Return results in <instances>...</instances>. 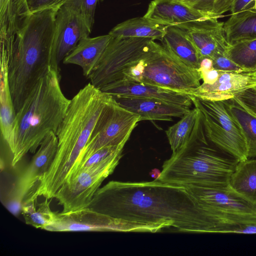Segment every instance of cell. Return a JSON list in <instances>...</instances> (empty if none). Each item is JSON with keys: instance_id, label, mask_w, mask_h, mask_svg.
<instances>
[{"instance_id": "obj_6", "label": "cell", "mask_w": 256, "mask_h": 256, "mask_svg": "<svg viewBox=\"0 0 256 256\" xmlns=\"http://www.w3.org/2000/svg\"><path fill=\"white\" fill-rule=\"evenodd\" d=\"M184 186L205 206L212 233L226 234L235 225L256 222V204L241 196L229 185L218 188Z\"/></svg>"}, {"instance_id": "obj_21", "label": "cell", "mask_w": 256, "mask_h": 256, "mask_svg": "<svg viewBox=\"0 0 256 256\" xmlns=\"http://www.w3.org/2000/svg\"><path fill=\"white\" fill-rule=\"evenodd\" d=\"M172 154L190 144L207 140L199 109L194 106L166 131Z\"/></svg>"}, {"instance_id": "obj_32", "label": "cell", "mask_w": 256, "mask_h": 256, "mask_svg": "<svg viewBox=\"0 0 256 256\" xmlns=\"http://www.w3.org/2000/svg\"><path fill=\"white\" fill-rule=\"evenodd\" d=\"M104 0H67L64 4L80 15L92 30L98 4Z\"/></svg>"}, {"instance_id": "obj_2", "label": "cell", "mask_w": 256, "mask_h": 256, "mask_svg": "<svg viewBox=\"0 0 256 256\" xmlns=\"http://www.w3.org/2000/svg\"><path fill=\"white\" fill-rule=\"evenodd\" d=\"M111 95L90 82L70 100L56 132V154L50 168L34 187V196L54 198L60 187L72 176L98 120Z\"/></svg>"}, {"instance_id": "obj_11", "label": "cell", "mask_w": 256, "mask_h": 256, "mask_svg": "<svg viewBox=\"0 0 256 256\" xmlns=\"http://www.w3.org/2000/svg\"><path fill=\"white\" fill-rule=\"evenodd\" d=\"M122 157L119 156L80 170L66 182L54 197L62 206V212L88 208L102 183L113 172Z\"/></svg>"}, {"instance_id": "obj_24", "label": "cell", "mask_w": 256, "mask_h": 256, "mask_svg": "<svg viewBox=\"0 0 256 256\" xmlns=\"http://www.w3.org/2000/svg\"><path fill=\"white\" fill-rule=\"evenodd\" d=\"M224 30L230 44L256 38V9L254 6L232 14L224 22Z\"/></svg>"}, {"instance_id": "obj_40", "label": "cell", "mask_w": 256, "mask_h": 256, "mask_svg": "<svg viewBox=\"0 0 256 256\" xmlns=\"http://www.w3.org/2000/svg\"><path fill=\"white\" fill-rule=\"evenodd\" d=\"M213 62L212 60L210 58H203L200 62V67L198 69L199 71H206L212 68Z\"/></svg>"}, {"instance_id": "obj_34", "label": "cell", "mask_w": 256, "mask_h": 256, "mask_svg": "<svg viewBox=\"0 0 256 256\" xmlns=\"http://www.w3.org/2000/svg\"><path fill=\"white\" fill-rule=\"evenodd\" d=\"M31 13L47 8L58 9L67 0H26Z\"/></svg>"}, {"instance_id": "obj_31", "label": "cell", "mask_w": 256, "mask_h": 256, "mask_svg": "<svg viewBox=\"0 0 256 256\" xmlns=\"http://www.w3.org/2000/svg\"><path fill=\"white\" fill-rule=\"evenodd\" d=\"M125 144H122L118 146H108L100 149L78 167L71 178L76 172L80 170L94 166L114 158L122 156L123 148Z\"/></svg>"}, {"instance_id": "obj_9", "label": "cell", "mask_w": 256, "mask_h": 256, "mask_svg": "<svg viewBox=\"0 0 256 256\" xmlns=\"http://www.w3.org/2000/svg\"><path fill=\"white\" fill-rule=\"evenodd\" d=\"M153 40L112 36L98 65L88 78L90 83L100 89L122 80L124 70L144 58Z\"/></svg>"}, {"instance_id": "obj_3", "label": "cell", "mask_w": 256, "mask_h": 256, "mask_svg": "<svg viewBox=\"0 0 256 256\" xmlns=\"http://www.w3.org/2000/svg\"><path fill=\"white\" fill-rule=\"evenodd\" d=\"M58 9L31 13L18 34L8 68L12 97L17 112L35 86L52 68L56 16Z\"/></svg>"}, {"instance_id": "obj_4", "label": "cell", "mask_w": 256, "mask_h": 256, "mask_svg": "<svg viewBox=\"0 0 256 256\" xmlns=\"http://www.w3.org/2000/svg\"><path fill=\"white\" fill-rule=\"evenodd\" d=\"M60 70L52 68L16 113L14 142L10 150L15 166L28 152L34 154L45 137L56 134L70 100L63 94Z\"/></svg>"}, {"instance_id": "obj_27", "label": "cell", "mask_w": 256, "mask_h": 256, "mask_svg": "<svg viewBox=\"0 0 256 256\" xmlns=\"http://www.w3.org/2000/svg\"><path fill=\"white\" fill-rule=\"evenodd\" d=\"M229 186L241 196L256 204V158L240 161L230 178Z\"/></svg>"}, {"instance_id": "obj_17", "label": "cell", "mask_w": 256, "mask_h": 256, "mask_svg": "<svg viewBox=\"0 0 256 256\" xmlns=\"http://www.w3.org/2000/svg\"><path fill=\"white\" fill-rule=\"evenodd\" d=\"M112 96L138 97L154 100L166 103L190 108L192 102L190 96L172 89L130 82L124 80L106 85L100 89Z\"/></svg>"}, {"instance_id": "obj_5", "label": "cell", "mask_w": 256, "mask_h": 256, "mask_svg": "<svg viewBox=\"0 0 256 256\" xmlns=\"http://www.w3.org/2000/svg\"><path fill=\"white\" fill-rule=\"evenodd\" d=\"M208 140L190 144L163 164L156 180L178 186L206 188L224 187L240 162L238 159L210 145Z\"/></svg>"}, {"instance_id": "obj_41", "label": "cell", "mask_w": 256, "mask_h": 256, "mask_svg": "<svg viewBox=\"0 0 256 256\" xmlns=\"http://www.w3.org/2000/svg\"><path fill=\"white\" fill-rule=\"evenodd\" d=\"M254 8L256 9V0H254Z\"/></svg>"}, {"instance_id": "obj_18", "label": "cell", "mask_w": 256, "mask_h": 256, "mask_svg": "<svg viewBox=\"0 0 256 256\" xmlns=\"http://www.w3.org/2000/svg\"><path fill=\"white\" fill-rule=\"evenodd\" d=\"M144 16L160 24L178 28L212 18L178 0H153Z\"/></svg>"}, {"instance_id": "obj_20", "label": "cell", "mask_w": 256, "mask_h": 256, "mask_svg": "<svg viewBox=\"0 0 256 256\" xmlns=\"http://www.w3.org/2000/svg\"><path fill=\"white\" fill-rule=\"evenodd\" d=\"M30 12L26 0H0V46H14Z\"/></svg>"}, {"instance_id": "obj_29", "label": "cell", "mask_w": 256, "mask_h": 256, "mask_svg": "<svg viewBox=\"0 0 256 256\" xmlns=\"http://www.w3.org/2000/svg\"><path fill=\"white\" fill-rule=\"evenodd\" d=\"M224 55L244 72H256V38L230 44Z\"/></svg>"}, {"instance_id": "obj_10", "label": "cell", "mask_w": 256, "mask_h": 256, "mask_svg": "<svg viewBox=\"0 0 256 256\" xmlns=\"http://www.w3.org/2000/svg\"><path fill=\"white\" fill-rule=\"evenodd\" d=\"M139 122V115L120 106L111 96L98 120L76 169L100 149L126 144Z\"/></svg>"}, {"instance_id": "obj_26", "label": "cell", "mask_w": 256, "mask_h": 256, "mask_svg": "<svg viewBox=\"0 0 256 256\" xmlns=\"http://www.w3.org/2000/svg\"><path fill=\"white\" fill-rule=\"evenodd\" d=\"M224 102L243 133L247 146L248 158H256V116L236 97Z\"/></svg>"}, {"instance_id": "obj_42", "label": "cell", "mask_w": 256, "mask_h": 256, "mask_svg": "<svg viewBox=\"0 0 256 256\" xmlns=\"http://www.w3.org/2000/svg\"><path fill=\"white\" fill-rule=\"evenodd\" d=\"M180 0V1H181V2H184V1H186V0Z\"/></svg>"}, {"instance_id": "obj_35", "label": "cell", "mask_w": 256, "mask_h": 256, "mask_svg": "<svg viewBox=\"0 0 256 256\" xmlns=\"http://www.w3.org/2000/svg\"><path fill=\"white\" fill-rule=\"evenodd\" d=\"M144 58L126 69L123 72L122 80L140 82L145 67Z\"/></svg>"}, {"instance_id": "obj_1", "label": "cell", "mask_w": 256, "mask_h": 256, "mask_svg": "<svg viewBox=\"0 0 256 256\" xmlns=\"http://www.w3.org/2000/svg\"><path fill=\"white\" fill-rule=\"evenodd\" d=\"M90 209L140 227L210 233L204 204L182 186L161 182H109L96 192Z\"/></svg>"}, {"instance_id": "obj_33", "label": "cell", "mask_w": 256, "mask_h": 256, "mask_svg": "<svg viewBox=\"0 0 256 256\" xmlns=\"http://www.w3.org/2000/svg\"><path fill=\"white\" fill-rule=\"evenodd\" d=\"M213 67L218 71L242 72L244 70L238 65L227 58L224 54H217L212 58Z\"/></svg>"}, {"instance_id": "obj_14", "label": "cell", "mask_w": 256, "mask_h": 256, "mask_svg": "<svg viewBox=\"0 0 256 256\" xmlns=\"http://www.w3.org/2000/svg\"><path fill=\"white\" fill-rule=\"evenodd\" d=\"M219 72L212 84L202 83L198 88L184 92L200 99L224 101L234 98L240 92L256 87V72Z\"/></svg>"}, {"instance_id": "obj_16", "label": "cell", "mask_w": 256, "mask_h": 256, "mask_svg": "<svg viewBox=\"0 0 256 256\" xmlns=\"http://www.w3.org/2000/svg\"><path fill=\"white\" fill-rule=\"evenodd\" d=\"M58 140L56 134L50 132L42 142L32 160L18 176L12 190L24 201L50 168L55 157Z\"/></svg>"}, {"instance_id": "obj_36", "label": "cell", "mask_w": 256, "mask_h": 256, "mask_svg": "<svg viewBox=\"0 0 256 256\" xmlns=\"http://www.w3.org/2000/svg\"><path fill=\"white\" fill-rule=\"evenodd\" d=\"M234 97L256 116V87L246 90Z\"/></svg>"}, {"instance_id": "obj_19", "label": "cell", "mask_w": 256, "mask_h": 256, "mask_svg": "<svg viewBox=\"0 0 256 256\" xmlns=\"http://www.w3.org/2000/svg\"><path fill=\"white\" fill-rule=\"evenodd\" d=\"M112 96L120 106L139 115L140 121H172L173 117L181 118L190 110L186 106L154 100L118 96Z\"/></svg>"}, {"instance_id": "obj_38", "label": "cell", "mask_w": 256, "mask_h": 256, "mask_svg": "<svg viewBox=\"0 0 256 256\" xmlns=\"http://www.w3.org/2000/svg\"><path fill=\"white\" fill-rule=\"evenodd\" d=\"M203 83L207 84H213L218 78L219 72L214 68L206 71H200Z\"/></svg>"}, {"instance_id": "obj_7", "label": "cell", "mask_w": 256, "mask_h": 256, "mask_svg": "<svg viewBox=\"0 0 256 256\" xmlns=\"http://www.w3.org/2000/svg\"><path fill=\"white\" fill-rule=\"evenodd\" d=\"M198 108L206 136L210 142L239 161L248 158L246 141L239 125L224 101L208 100L189 95Z\"/></svg>"}, {"instance_id": "obj_25", "label": "cell", "mask_w": 256, "mask_h": 256, "mask_svg": "<svg viewBox=\"0 0 256 256\" xmlns=\"http://www.w3.org/2000/svg\"><path fill=\"white\" fill-rule=\"evenodd\" d=\"M166 27L167 26L158 24L143 16L129 19L117 24L108 34L115 37L148 38L161 41Z\"/></svg>"}, {"instance_id": "obj_37", "label": "cell", "mask_w": 256, "mask_h": 256, "mask_svg": "<svg viewBox=\"0 0 256 256\" xmlns=\"http://www.w3.org/2000/svg\"><path fill=\"white\" fill-rule=\"evenodd\" d=\"M228 234H255L256 222L235 225L229 230Z\"/></svg>"}, {"instance_id": "obj_22", "label": "cell", "mask_w": 256, "mask_h": 256, "mask_svg": "<svg viewBox=\"0 0 256 256\" xmlns=\"http://www.w3.org/2000/svg\"><path fill=\"white\" fill-rule=\"evenodd\" d=\"M112 37L108 34L82 38L76 47L65 57L63 63L80 66L83 74L88 78L98 65Z\"/></svg>"}, {"instance_id": "obj_13", "label": "cell", "mask_w": 256, "mask_h": 256, "mask_svg": "<svg viewBox=\"0 0 256 256\" xmlns=\"http://www.w3.org/2000/svg\"><path fill=\"white\" fill-rule=\"evenodd\" d=\"M92 31L83 18L75 11L64 5L58 9L52 46L53 63L56 68L60 70V62Z\"/></svg>"}, {"instance_id": "obj_8", "label": "cell", "mask_w": 256, "mask_h": 256, "mask_svg": "<svg viewBox=\"0 0 256 256\" xmlns=\"http://www.w3.org/2000/svg\"><path fill=\"white\" fill-rule=\"evenodd\" d=\"M140 82L184 92L200 85L198 70L192 68L153 40L144 58Z\"/></svg>"}, {"instance_id": "obj_39", "label": "cell", "mask_w": 256, "mask_h": 256, "mask_svg": "<svg viewBox=\"0 0 256 256\" xmlns=\"http://www.w3.org/2000/svg\"><path fill=\"white\" fill-rule=\"evenodd\" d=\"M254 0H236L230 12L232 14L254 6Z\"/></svg>"}, {"instance_id": "obj_12", "label": "cell", "mask_w": 256, "mask_h": 256, "mask_svg": "<svg viewBox=\"0 0 256 256\" xmlns=\"http://www.w3.org/2000/svg\"><path fill=\"white\" fill-rule=\"evenodd\" d=\"M45 230L56 232H132V228L126 222L86 208L67 212H56L54 220Z\"/></svg>"}, {"instance_id": "obj_23", "label": "cell", "mask_w": 256, "mask_h": 256, "mask_svg": "<svg viewBox=\"0 0 256 256\" xmlns=\"http://www.w3.org/2000/svg\"><path fill=\"white\" fill-rule=\"evenodd\" d=\"M162 46L188 66L198 70L201 58L185 31L174 26H168L161 40Z\"/></svg>"}, {"instance_id": "obj_15", "label": "cell", "mask_w": 256, "mask_h": 256, "mask_svg": "<svg viewBox=\"0 0 256 256\" xmlns=\"http://www.w3.org/2000/svg\"><path fill=\"white\" fill-rule=\"evenodd\" d=\"M212 18L180 26L197 50L201 60L224 54L230 44L226 40L224 22Z\"/></svg>"}, {"instance_id": "obj_28", "label": "cell", "mask_w": 256, "mask_h": 256, "mask_svg": "<svg viewBox=\"0 0 256 256\" xmlns=\"http://www.w3.org/2000/svg\"><path fill=\"white\" fill-rule=\"evenodd\" d=\"M38 198H26L22 206V214L26 223L36 228L46 230L54 220L56 212L50 208V200L38 203Z\"/></svg>"}, {"instance_id": "obj_30", "label": "cell", "mask_w": 256, "mask_h": 256, "mask_svg": "<svg viewBox=\"0 0 256 256\" xmlns=\"http://www.w3.org/2000/svg\"><path fill=\"white\" fill-rule=\"evenodd\" d=\"M236 0H186L183 2L210 17L220 18L231 10Z\"/></svg>"}]
</instances>
